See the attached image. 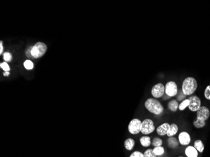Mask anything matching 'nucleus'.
Segmentation results:
<instances>
[{
	"label": "nucleus",
	"mask_w": 210,
	"mask_h": 157,
	"mask_svg": "<svg viewBox=\"0 0 210 157\" xmlns=\"http://www.w3.org/2000/svg\"><path fill=\"white\" fill-rule=\"evenodd\" d=\"M198 88V83L193 77H186L182 83V91L186 95H192Z\"/></svg>",
	"instance_id": "obj_1"
},
{
	"label": "nucleus",
	"mask_w": 210,
	"mask_h": 157,
	"mask_svg": "<svg viewBox=\"0 0 210 157\" xmlns=\"http://www.w3.org/2000/svg\"><path fill=\"white\" fill-rule=\"evenodd\" d=\"M145 107L149 112L155 115H159L164 111L163 106L155 98H148L145 102Z\"/></svg>",
	"instance_id": "obj_2"
},
{
	"label": "nucleus",
	"mask_w": 210,
	"mask_h": 157,
	"mask_svg": "<svg viewBox=\"0 0 210 157\" xmlns=\"http://www.w3.org/2000/svg\"><path fill=\"white\" fill-rule=\"evenodd\" d=\"M47 50V47L46 44L42 42H38L36 43L31 49V55L33 59H38L42 57L45 53Z\"/></svg>",
	"instance_id": "obj_3"
},
{
	"label": "nucleus",
	"mask_w": 210,
	"mask_h": 157,
	"mask_svg": "<svg viewBox=\"0 0 210 157\" xmlns=\"http://www.w3.org/2000/svg\"><path fill=\"white\" fill-rule=\"evenodd\" d=\"M154 121L151 119H145L142 122L141 133L145 135L153 133L155 130Z\"/></svg>",
	"instance_id": "obj_4"
},
{
	"label": "nucleus",
	"mask_w": 210,
	"mask_h": 157,
	"mask_svg": "<svg viewBox=\"0 0 210 157\" xmlns=\"http://www.w3.org/2000/svg\"><path fill=\"white\" fill-rule=\"evenodd\" d=\"M189 100V110L192 112H196L201 106V101L198 95H191L188 98Z\"/></svg>",
	"instance_id": "obj_5"
},
{
	"label": "nucleus",
	"mask_w": 210,
	"mask_h": 157,
	"mask_svg": "<svg viewBox=\"0 0 210 157\" xmlns=\"http://www.w3.org/2000/svg\"><path fill=\"white\" fill-rule=\"evenodd\" d=\"M141 126L142 121L138 118H135L132 119L128 125V131L132 134H137L141 132Z\"/></svg>",
	"instance_id": "obj_6"
},
{
	"label": "nucleus",
	"mask_w": 210,
	"mask_h": 157,
	"mask_svg": "<svg viewBox=\"0 0 210 157\" xmlns=\"http://www.w3.org/2000/svg\"><path fill=\"white\" fill-rule=\"evenodd\" d=\"M178 88L177 84L174 81H169L165 86V92L169 97H174L177 95Z\"/></svg>",
	"instance_id": "obj_7"
},
{
	"label": "nucleus",
	"mask_w": 210,
	"mask_h": 157,
	"mask_svg": "<svg viewBox=\"0 0 210 157\" xmlns=\"http://www.w3.org/2000/svg\"><path fill=\"white\" fill-rule=\"evenodd\" d=\"M165 92V86L163 84L158 83L153 86L151 94L155 98H160L163 96Z\"/></svg>",
	"instance_id": "obj_8"
},
{
	"label": "nucleus",
	"mask_w": 210,
	"mask_h": 157,
	"mask_svg": "<svg viewBox=\"0 0 210 157\" xmlns=\"http://www.w3.org/2000/svg\"><path fill=\"white\" fill-rule=\"evenodd\" d=\"M210 116V111L206 106H201L199 110L196 111L197 119L206 121Z\"/></svg>",
	"instance_id": "obj_9"
},
{
	"label": "nucleus",
	"mask_w": 210,
	"mask_h": 157,
	"mask_svg": "<svg viewBox=\"0 0 210 157\" xmlns=\"http://www.w3.org/2000/svg\"><path fill=\"white\" fill-rule=\"evenodd\" d=\"M178 140L181 145H188L191 143V136L186 131H182L179 133L178 136Z\"/></svg>",
	"instance_id": "obj_10"
},
{
	"label": "nucleus",
	"mask_w": 210,
	"mask_h": 157,
	"mask_svg": "<svg viewBox=\"0 0 210 157\" xmlns=\"http://www.w3.org/2000/svg\"><path fill=\"white\" fill-rule=\"evenodd\" d=\"M170 125H169L168 122H164V123L159 126L156 129L157 134L160 136H164L167 134L169 129L170 128Z\"/></svg>",
	"instance_id": "obj_11"
},
{
	"label": "nucleus",
	"mask_w": 210,
	"mask_h": 157,
	"mask_svg": "<svg viewBox=\"0 0 210 157\" xmlns=\"http://www.w3.org/2000/svg\"><path fill=\"white\" fill-rule=\"evenodd\" d=\"M185 154L187 157H198V152L193 146H189L185 149Z\"/></svg>",
	"instance_id": "obj_12"
},
{
	"label": "nucleus",
	"mask_w": 210,
	"mask_h": 157,
	"mask_svg": "<svg viewBox=\"0 0 210 157\" xmlns=\"http://www.w3.org/2000/svg\"><path fill=\"white\" fill-rule=\"evenodd\" d=\"M179 145V140L174 137V136H172V137H169L168 140H167V145L168 147L170 148H177Z\"/></svg>",
	"instance_id": "obj_13"
},
{
	"label": "nucleus",
	"mask_w": 210,
	"mask_h": 157,
	"mask_svg": "<svg viewBox=\"0 0 210 157\" xmlns=\"http://www.w3.org/2000/svg\"><path fill=\"white\" fill-rule=\"evenodd\" d=\"M179 103L178 101L177 100L172 99L170 102H169V103L167 104V107L170 111L172 112H176L179 109Z\"/></svg>",
	"instance_id": "obj_14"
},
{
	"label": "nucleus",
	"mask_w": 210,
	"mask_h": 157,
	"mask_svg": "<svg viewBox=\"0 0 210 157\" xmlns=\"http://www.w3.org/2000/svg\"><path fill=\"white\" fill-rule=\"evenodd\" d=\"M178 129L179 128L177 125L175 123H172L170 125V128H169L166 135L168 137H172V136H174V135L177 134V133L178 132Z\"/></svg>",
	"instance_id": "obj_15"
},
{
	"label": "nucleus",
	"mask_w": 210,
	"mask_h": 157,
	"mask_svg": "<svg viewBox=\"0 0 210 157\" xmlns=\"http://www.w3.org/2000/svg\"><path fill=\"white\" fill-rule=\"evenodd\" d=\"M140 143L142 146L144 147H148L152 144L151 139L148 136H142L140 139Z\"/></svg>",
	"instance_id": "obj_16"
},
{
	"label": "nucleus",
	"mask_w": 210,
	"mask_h": 157,
	"mask_svg": "<svg viewBox=\"0 0 210 157\" xmlns=\"http://www.w3.org/2000/svg\"><path fill=\"white\" fill-rule=\"evenodd\" d=\"M196 149H197V151L199 153H202L204 152L205 149V145L203 142L200 140H198L194 141V146H193Z\"/></svg>",
	"instance_id": "obj_17"
},
{
	"label": "nucleus",
	"mask_w": 210,
	"mask_h": 157,
	"mask_svg": "<svg viewBox=\"0 0 210 157\" xmlns=\"http://www.w3.org/2000/svg\"><path fill=\"white\" fill-rule=\"evenodd\" d=\"M135 140L132 138H128L125 141L124 143V146L126 149L128 150V151H131L132 149H133V147L135 146Z\"/></svg>",
	"instance_id": "obj_18"
},
{
	"label": "nucleus",
	"mask_w": 210,
	"mask_h": 157,
	"mask_svg": "<svg viewBox=\"0 0 210 157\" xmlns=\"http://www.w3.org/2000/svg\"><path fill=\"white\" fill-rule=\"evenodd\" d=\"M193 125L195 128L198 129L202 128L206 126V121L200 120L199 119H196V120L193 122Z\"/></svg>",
	"instance_id": "obj_19"
},
{
	"label": "nucleus",
	"mask_w": 210,
	"mask_h": 157,
	"mask_svg": "<svg viewBox=\"0 0 210 157\" xmlns=\"http://www.w3.org/2000/svg\"><path fill=\"white\" fill-rule=\"evenodd\" d=\"M153 152L157 156H162V155H164V153H165V149H164V147H162L161 146H158V147H155L153 149Z\"/></svg>",
	"instance_id": "obj_20"
},
{
	"label": "nucleus",
	"mask_w": 210,
	"mask_h": 157,
	"mask_svg": "<svg viewBox=\"0 0 210 157\" xmlns=\"http://www.w3.org/2000/svg\"><path fill=\"white\" fill-rule=\"evenodd\" d=\"M189 105V99H186L184 101H182L180 104L179 105V110L180 111H184L186 108L188 107Z\"/></svg>",
	"instance_id": "obj_21"
},
{
	"label": "nucleus",
	"mask_w": 210,
	"mask_h": 157,
	"mask_svg": "<svg viewBox=\"0 0 210 157\" xmlns=\"http://www.w3.org/2000/svg\"><path fill=\"white\" fill-rule=\"evenodd\" d=\"M162 143H163V141H162V139H160L159 137L154 138V139L152 141V145L154 147L161 146L162 145Z\"/></svg>",
	"instance_id": "obj_22"
},
{
	"label": "nucleus",
	"mask_w": 210,
	"mask_h": 157,
	"mask_svg": "<svg viewBox=\"0 0 210 157\" xmlns=\"http://www.w3.org/2000/svg\"><path fill=\"white\" fill-rule=\"evenodd\" d=\"M23 65H24L25 69L27 70H32L33 69V67H34L33 63L32 62V61L30 60H25L23 63Z\"/></svg>",
	"instance_id": "obj_23"
},
{
	"label": "nucleus",
	"mask_w": 210,
	"mask_h": 157,
	"mask_svg": "<svg viewBox=\"0 0 210 157\" xmlns=\"http://www.w3.org/2000/svg\"><path fill=\"white\" fill-rule=\"evenodd\" d=\"M187 95H186L183 92H182V89L180 91H178L177 95H176V98H177V101H182L184 99H186Z\"/></svg>",
	"instance_id": "obj_24"
},
{
	"label": "nucleus",
	"mask_w": 210,
	"mask_h": 157,
	"mask_svg": "<svg viewBox=\"0 0 210 157\" xmlns=\"http://www.w3.org/2000/svg\"><path fill=\"white\" fill-rule=\"evenodd\" d=\"M144 157H157L153 152V149H148L144 153Z\"/></svg>",
	"instance_id": "obj_25"
},
{
	"label": "nucleus",
	"mask_w": 210,
	"mask_h": 157,
	"mask_svg": "<svg viewBox=\"0 0 210 157\" xmlns=\"http://www.w3.org/2000/svg\"><path fill=\"white\" fill-rule=\"evenodd\" d=\"M204 96L206 99L210 101V85H208L205 88L204 91Z\"/></svg>",
	"instance_id": "obj_26"
},
{
	"label": "nucleus",
	"mask_w": 210,
	"mask_h": 157,
	"mask_svg": "<svg viewBox=\"0 0 210 157\" xmlns=\"http://www.w3.org/2000/svg\"><path fill=\"white\" fill-rule=\"evenodd\" d=\"M3 59L5 62H10L12 60V55L10 52H5L3 54Z\"/></svg>",
	"instance_id": "obj_27"
},
{
	"label": "nucleus",
	"mask_w": 210,
	"mask_h": 157,
	"mask_svg": "<svg viewBox=\"0 0 210 157\" xmlns=\"http://www.w3.org/2000/svg\"><path fill=\"white\" fill-rule=\"evenodd\" d=\"M0 67L5 72H9L10 71V67L6 62H2L0 64Z\"/></svg>",
	"instance_id": "obj_28"
},
{
	"label": "nucleus",
	"mask_w": 210,
	"mask_h": 157,
	"mask_svg": "<svg viewBox=\"0 0 210 157\" xmlns=\"http://www.w3.org/2000/svg\"><path fill=\"white\" fill-rule=\"evenodd\" d=\"M130 157H144V153H142V152L136 151L132 153L130 156Z\"/></svg>",
	"instance_id": "obj_29"
},
{
	"label": "nucleus",
	"mask_w": 210,
	"mask_h": 157,
	"mask_svg": "<svg viewBox=\"0 0 210 157\" xmlns=\"http://www.w3.org/2000/svg\"><path fill=\"white\" fill-rule=\"evenodd\" d=\"M31 49H32V47L29 48V49L26 50V52H25L26 56L30 58H32V55H31Z\"/></svg>",
	"instance_id": "obj_30"
},
{
	"label": "nucleus",
	"mask_w": 210,
	"mask_h": 157,
	"mask_svg": "<svg viewBox=\"0 0 210 157\" xmlns=\"http://www.w3.org/2000/svg\"><path fill=\"white\" fill-rule=\"evenodd\" d=\"M3 52V42L1 41L0 42V55H2Z\"/></svg>",
	"instance_id": "obj_31"
},
{
	"label": "nucleus",
	"mask_w": 210,
	"mask_h": 157,
	"mask_svg": "<svg viewBox=\"0 0 210 157\" xmlns=\"http://www.w3.org/2000/svg\"><path fill=\"white\" fill-rule=\"evenodd\" d=\"M10 75V72H5L3 73V76H8Z\"/></svg>",
	"instance_id": "obj_32"
}]
</instances>
